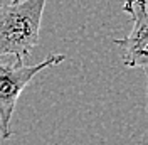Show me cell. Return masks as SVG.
Wrapping results in <instances>:
<instances>
[{
    "mask_svg": "<svg viewBox=\"0 0 148 145\" xmlns=\"http://www.w3.org/2000/svg\"><path fill=\"white\" fill-rule=\"evenodd\" d=\"M123 10L130 14L133 27L123 39L113 42L120 47V56L125 66L148 69V12L147 0H125Z\"/></svg>",
    "mask_w": 148,
    "mask_h": 145,
    "instance_id": "cell-3",
    "label": "cell"
},
{
    "mask_svg": "<svg viewBox=\"0 0 148 145\" xmlns=\"http://www.w3.org/2000/svg\"><path fill=\"white\" fill-rule=\"evenodd\" d=\"M64 59V54H51L42 63L25 64L14 56H0V137L3 140L12 137L10 120L20 93L27 88L37 72L57 66Z\"/></svg>",
    "mask_w": 148,
    "mask_h": 145,
    "instance_id": "cell-2",
    "label": "cell"
},
{
    "mask_svg": "<svg viewBox=\"0 0 148 145\" xmlns=\"http://www.w3.org/2000/svg\"><path fill=\"white\" fill-rule=\"evenodd\" d=\"M12 2H18V0H12Z\"/></svg>",
    "mask_w": 148,
    "mask_h": 145,
    "instance_id": "cell-4",
    "label": "cell"
},
{
    "mask_svg": "<svg viewBox=\"0 0 148 145\" xmlns=\"http://www.w3.org/2000/svg\"><path fill=\"white\" fill-rule=\"evenodd\" d=\"M46 3L47 0H18L0 5V56L25 63L39 44Z\"/></svg>",
    "mask_w": 148,
    "mask_h": 145,
    "instance_id": "cell-1",
    "label": "cell"
}]
</instances>
